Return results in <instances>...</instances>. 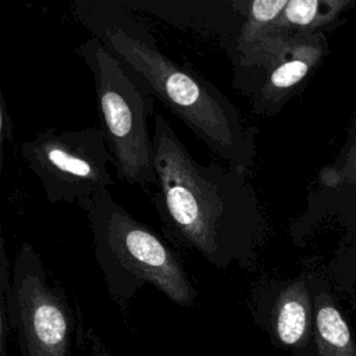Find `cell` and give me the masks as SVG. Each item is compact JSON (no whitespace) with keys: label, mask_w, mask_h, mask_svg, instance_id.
Here are the masks:
<instances>
[{"label":"cell","mask_w":356,"mask_h":356,"mask_svg":"<svg viewBox=\"0 0 356 356\" xmlns=\"http://www.w3.org/2000/svg\"><path fill=\"white\" fill-rule=\"evenodd\" d=\"M120 3L129 10H146L172 24L188 26L200 33L222 39L231 53L243 24V0L232 1H128Z\"/></svg>","instance_id":"cell-9"},{"label":"cell","mask_w":356,"mask_h":356,"mask_svg":"<svg viewBox=\"0 0 356 356\" xmlns=\"http://www.w3.org/2000/svg\"><path fill=\"white\" fill-rule=\"evenodd\" d=\"M254 318L274 342L305 356L313 334L312 281H267L254 291Z\"/></svg>","instance_id":"cell-8"},{"label":"cell","mask_w":356,"mask_h":356,"mask_svg":"<svg viewBox=\"0 0 356 356\" xmlns=\"http://www.w3.org/2000/svg\"><path fill=\"white\" fill-rule=\"evenodd\" d=\"M153 159V200L167 236L216 268H250L267 221L246 174L199 163L161 114H154Z\"/></svg>","instance_id":"cell-1"},{"label":"cell","mask_w":356,"mask_h":356,"mask_svg":"<svg viewBox=\"0 0 356 356\" xmlns=\"http://www.w3.org/2000/svg\"><path fill=\"white\" fill-rule=\"evenodd\" d=\"M81 335H82V339L86 342L88 348L90 349V356H110V353L107 352L104 345L90 331L81 330Z\"/></svg>","instance_id":"cell-13"},{"label":"cell","mask_w":356,"mask_h":356,"mask_svg":"<svg viewBox=\"0 0 356 356\" xmlns=\"http://www.w3.org/2000/svg\"><path fill=\"white\" fill-rule=\"evenodd\" d=\"M76 53L93 76L100 129L117 178L131 185H156L153 134L149 129L156 99L97 38L86 39Z\"/></svg>","instance_id":"cell-4"},{"label":"cell","mask_w":356,"mask_h":356,"mask_svg":"<svg viewBox=\"0 0 356 356\" xmlns=\"http://www.w3.org/2000/svg\"><path fill=\"white\" fill-rule=\"evenodd\" d=\"M88 217L95 259L114 300L124 306L143 285L192 306L196 289L181 259L146 224L124 209L108 189L78 204Z\"/></svg>","instance_id":"cell-3"},{"label":"cell","mask_w":356,"mask_h":356,"mask_svg":"<svg viewBox=\"0 0 356 356\" xmlns=\"http://www.w3.org/2000/svg\"><path fill=\"white\" fill-rule=\"evenodd\" d=\"M11 282L0 300L22 356H71L74 317L61 286L49 280L35 248L24 242L14 259Z\"/></svg>","instance_id":"cell-5"},{"label":"cell","mask_w":356,"mask_h":356,"mask_svg":"<svg viewBox=\"0 0 356 356\" xmlns=\"http://www.w3.org/2000/svg\"><path fill=\"white\" fill-rule=\"evenodd\" d=\"M327 51L320 32L293 33L286 47L267 65L241 78L232 85L250 102L256 115H275L307 82Z\"/></svg>","instance_id":"cell-7"},{"label":"cell","mask_w":356,"mask_h":356,"mask_svg":"<svg viewBox=\"0 0 356 356\" xmlns=\"http://www.w3.org/2000/svg\"><path fill=\"white\" fill-rule=\"evenodd\" d=\"M19 153L50 203L79 204L114 184L113 157L100 128L44 129L22 142Z\"/></svg>","instance_id":"cell-6"},{"label":"cell","mask_w":356,"mask_h":356,"mask_svg":"<svg viewBox=\"0 0 356 356\" xmlns=\"http://www.w3.org/2000/svg\"><path fill=\"white\" fill-rule=\"evenodd\" d=\"M0 114H1V128H0V134H1V139L8 138L10 140L13 139V124H11V117L8 115L7 111V106H6V100L1 96V102H0Z\"/></svg>","instance_id":"cell-14"},{"label":"cell","mask_w":356,"mask_h":356,"mask_svg":"<svg viewBox=\"0 0 356 356\" xmlns=\"http://www.w3.org/2000/svg\"><path fill=\"white\" fill-rule=\"evenodd\" d=\"M312 292L313 334L305 356H356V334L328 288L312 282Z\"/></svg>","instance_id":"cell-10"},{"label":"cell","mask_w":356,"mask_h":356,"mask_svg":"<svg viewBox=\"0 0 356 356\" xmlns=\"http://www.w3.org/2000/svg\"><path fill=\"white\" fill-rule=\"evenodd\" d=\"M320 182L327 188L356 186V136L338 159L320 172Z\"/></svg>","instance_id":"cell-12"},{"label":"cell","mask_w":356,"mask_h":356,"mask_svg":"<svg viewBox=\"0 0 356 356\" xmlns=\"http://www.w3.org/2000/svg\"><path fill=\"white\" fill-rule=\"evenodd\" d=\"M349 4L346 0H288L277 25L291 33L316 32Z\"/></svg>","instance_id":"cell-11"},{"label":"cell","mask_w":356,"mask_h":356,"mask_svg":"<svg viewBox=\"0 0 356 356\" xmlns=\"http://www.w3.org/2000/svg\"><path fill=\"white\" fill-rule=\"evenodd\" d=\"M81 24L110 49L147 92L227 165L246 174L257 156V128L210 81L164 54L152 29L120 0L75 6Z\"/></svg>","instance_id":"cell-2"}]
</instances>
